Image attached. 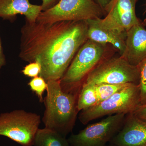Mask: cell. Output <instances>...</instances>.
<instances>
[{
	"label": "cell",
	"instance_id": "1",
	"mask_svg": "<svg viewBox=\"0 0 146 146\" xmlns=\"http://www.w3.org/2000/svg\"><path fill=\"white\" fill-rule=\"evenodd\" d=\"M19 57L40 63L39 76L59 80L80 47L87 41L86 21L26 23L21 29Z\"/></svg>",
	"mask_w": 146,
	"mask_h": 146
},
{
	"label": "cell",
	"instance_id": "2",
	"mask_svg": "<svg viewBox=\"0 0 146 146\" xmlns=\"http://www.w3.org/2000/svg\"><path fill=\"white\" fill-rule=\"evenodd\" d=\"M47 82L46 96L44 100L45 111L42 118L44 128L66 137L72 132L75 124L80 91H63L60 80Z\"/></svg>",
	"mask_w": 146,
	"mask_h": 146
},
{
	"label": "cell",
	"instance_id": "19",
	"mask_svg": "<svg viewBox=\"0 0 146 146\" xmlns=\"http://www.w3.org/2000/svg\"><path fill=\"white\" fill-rule=\"evenodd\" d=\"M41 71L40 63L35 62L29 63L22 70V72L24 75L29 77L33 78L39 76Z\"/></svg>",
	"mask_w": 146,
	"mask_h": 146
},
{
	"label": "cell",
	"instance_id": "12",
	"mask_svg": "<svg viewBox=\"0 0 146 146\" xmlns=\"http://www.w3.org/2000/svg\"><path fill=\"white\" fill-rule=\"evenodd\" d=\"M121 56L135 66L146 59V29L141 22L127 31L125 49Z\"/></svg>",
	"mask_w": 146,
	"mask_h": 146
},
{
	"label": "cell",
	"instance_id": "11",
	"mask_svg": "<svg viewBox=\"0 0 146 146\" xmlns=\"http://www.w3.org/2000/svg\"><path fill=\"white\" fill-rule=\"evenodd\" d=\"M87 25L88 39L105 45L110 44L119 51L121 55L125 48L126 34L105 25L100 18L85 21Z\"/></svg>",
	"mask_w": 146,
	"mask_h": 146
},
{
	"label": "cell",
	"instance_id": "14",
	"mask_svg": "<svg viewBox=\"0 0 146 146\" xmlns=\"http://www.w3.org/2000/svg\"><path fill=\"white\" fill-rule=\"evenodd\" d=\"M33 146H70L68 139L59 133L44 128L36 132Z\"/></svg>",
	"mask_w": 146,
	"mask_h": 146
},
{
	"label": "cell",
	"instance_id": "17",
	"mask_svg": "<svg viewBox=\"0 0 146 146\" xmlns=\"http://www.w3.org/2000/svg\"><path fill=\"white\" fill-rule=\"evenodd\" d=\"M31 89L34 92L41 102H44L43 94L47 89V82L40 76L33 78L28 83Z\"/></svg>",
	"mask_w": 146,
	"mask_h": 146
},
{
	"label": "cell",
	"instance_id": "3",
	"mask_svg": "<svg viewBox=\"0 0 146 146\" xmlns=\"http://www.w3.org/2000/svg\"><path fill=\"white\" fill-rule=\"evenodd\" d=\"M105 52L104 45L87 39L79 49L60 80L63 91H80L82 82L101 62Z\"/></svg>",
	"mask_w": 146,
	"mask_h": 146
},
{
	"label": "cell",
	"instance_id": "18",
	"mask_svg": "<svg viewBox=\"0 0 146 146\" xmlns=\"http://www.w3.org/2000/svg\"><path fill=\"white\" fill-rule=\"evenodd\" d=\"M140 72L139 86L141 105L146 104V58L138 65Z\"/></svg>",
	"mask_w": 146,
	"mask_h": 146
},
{
	"label": "cell",
	"instance_id": "25",
	"mask_svg": "<svg viewBox=\"0 0 146 146\" xmlns=\"http://www.w3.org/2000/svg\"><path fill=\"white\" fill-rule=\"evenodd\" d=\"M106 146H118L116 145H113V144H110L109 145H106Z\"/></svg>",
	"mask_w": 146,
	"mask_h": 146
},
{
	"label": "cell",
	"instance_id": "7",
	"mask_svg": "<svg viewBox=\"0 0 146 146\" xmlns=\"http://www.w3.org/2000/svg\"><path fill=\"white\" fill-rule=\"evenodd\" d=\"M103 10L93 0H60L53 7L42 11L36 21L51 23L62 21H85L101 18Z\"/></svg>",
	"mask_w": 146,
	"mask_h": 146
},
{
	"label": "cell",
	"instance_id": "24",
	"mask_svg": "<svg viewBox=\"0 0 146 146\" xmlns=\"http://www.w3.org/2000/svg\"><path fill=\"white\" fill-rule=\"evenodd\" d=\"M143 25L144 26H146V19H145V20H144V22H143Z\"/></svg>",
	"mask_w": 146,
	"mask_h": 146
},
{
	"label": "cell",
	"instance_id": "4",
	"mask_svg": "<svg viewBox=\"0 0 146 146\" xmlns=\"http://www.w3.org/2000/svg\"><path fill=\"white\" fill-rule=\"evenodd\" d=\"M140 105L139 84L130 83L106 100L82 110L78 119L82 124L86 125L107 115L132 113Z\"/></svg>",
	"mask_w": 146,
	"mask_h": 146
},
{
	"label": "cell",
	"instance_id": "10",
	"mask_svg": "<svg viewBox=\"0 0 146 146\" xmlns=\"http://www.w3.org/2000/svg\"><path fill=\"white\" fill-rule=\"evenodd\" d=\"M110 143L118 146H146V121L132 113L127 114L121 128Z\"/></svg>",
	"mask_w": 146,
	"mask_h": 146
},
{
	"label": "cell",
	"instance_id": "13",
	"mask_svg": "<svg viewBox=\"0 0 146 146\" xmlns=\"http://www.w3.org/2000/svg\"><path fill=\"white\" fill-rule=\"evenodd\" d=\"M42 11L41 5L32 4L29 0H0V18L6 20L21 14L26 21L34 23Z\"/></svg>",
	"mask_w": 146,
	"mask_h": 146
},
{
	"label": "cell",
	"instance_id": "21",
	"mask_svg": "<svg viewBox=\"0 0 146 146\" xmlns=\"http://www.w3.org/2000/svg\"><path fill=\"white\" fill-rule=\"evenodd\" d=\"M60 0H42V11H45L54 6Z\"/></svg>",
	"mask_w": 146,
	"mask_h": 146
},
{
	"label": "cell",
	"instance_id": "23",
	"mask_svg": "<svg viewBox=\"0 0 146 146\" xmlns=\"http://www.w3.org/2000/svg\"><path fill=\"white\" fill-rule=\"evenodd\" d=\"M98 4L100 6L103 10H104L109 4L112 0H97Z\"/></svg>",
	"mask_w": 146,
	"mask_h": 146
},
{
	"label": "cell",
	"instance_id": "5",
	"mask_svg": "<svg viewBox=\"0 0 146 146\" xmlns=\"http://www.w3.org/2000/svg\"><path fill=\"white\" fill-rule=\"evenodd\" d=\"M41 123L40 115L23 110L0 114V136L23 146H33Z\"/></svg>",
	"mask_w": 146,
	"mask_h": 146
},
{
	"label": "cell",
	"instance_id": "8",
	"mask_svg": "<svg viewBox=\"0 0 146 146\" xmlns=\"http://www.w3.org/2000/svg\"><path fill=\"white\" fill-rule=\"evenodd\" d=\"M127 115L108 116L100 121L89 125L77 134L68 139L70 146H106L119 131Z\"/></svg>",
	"mask_w": 146,
	"mask_h": 146
},
{
	"label": "cell",
	"instance_id": "22",
	"mask_svg": "<svg viewBox=\"0 0 146 146\" xmlns=\"http://www.w3.org/2000/svg\"><path fill=\"white\" fill-rule=\"evenodd\" d=\"M5 57L4 54L3 50L1 38H0V74H1V69H2L3 66L5 65Z\"/></svg>",
	"mask_w": 146,
	"mask_h": 146
},
{
	"label": "cell",
	"instance_id": "15",
	"mask_svg": "<svg viewBox=\"0 0 146 146\" xmlns=\"http://www.w3.org/2000/svg\"><path fill=\"white\" fill-rule=\"evenodd\" d=\"M98 103L94 85L83 82L78 98V109L79 112L92 107Z\"/></svg>",
	"mask_w": 146,
	"mask_h": 146
},
{
	"label": "cell",
	"instance_id": "9",
	"mask_svg": "<svg viewBox=\"0 0 146 146\" xmlns=\"http://www.w3.org/2000/svg\"><path fill=\"white\" fill-rule=\"evenodd\" d=\"M136 0H112L105 10L107 16L102 19L108 26L126 33L133 26L141 22L135 11Z\"/></svg>",
	"mask_w": 146,
	"mask_h": 146
},
{
	"label": "cell",
	"instance_id": "20",
	"mask_svg": "<svg viewBox=\"0 0 146 146\" xmlns=\"http://www.w3.org/2000/svg\"><path fill=\"white\" fill-rule=\"evenodd\" d=\"M132 113L137 117L146 121V104L140 105Z\"/></svg>",
	"mask_w": 146,
	"mask_h": 146
},
{
	"label": "cell",
	"instance_id": "6",
	"mask_svg": "<svg viewBox=\"0 0 146 146\" xmlns=\"http://www.w3.org/2000/svg\"><path fill=\"white\" fill-rule=\"evenodd\" d=\"M86 78L84 82L93 85L100 84H138L140 72L138 66L131 65L121 56L100 62Z\"/></svg>",
	"mask_w": 146,
	"mask_h": 146
},
{
	"label": "cell",
	"instance_id": "16",
	"mask_svg": "<svg viewBox=\"0 0 146 146\" xmlns=\"http://www.w3.org/2000/svg\"><path fill=\"white\" fill-rule=\"evenodd\" d=\"M130 83L122 84H100L94 85L98 99V104L125 88Z\"/></svg>",
	"mask_w": 146,
	"mask_h": 146
}]
</instances>
